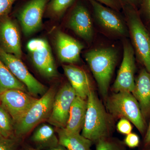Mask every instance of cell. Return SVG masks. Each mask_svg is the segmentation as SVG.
Here are the masks:
<instances>
[{"mask_svg": "<svg viewBox=\"0 0 150 150\" xmlns=\"http://www.w3.org/2000/svg\"><path fill=\"white\" fill-rule=\"evenodd\" d=\"M3 137H3V135H2V134H1V132H0V139H1V138H3Z\"/></svg>", "mask_w": 150, "mask_h": 150, "instance_id": "obj_36", "label": "cell"}, {"mask_svg": "<svg viewBox=\"0 0 150 150\" xmlns=\"http://www.w3.org/2000/svg\"><path fill=\"white\" fill-rule=\"evenodd\" d=\"M117 129L120 133L128 135L131 133L132 127L130 121L125 118H121L117 124Z\"/></svg>", "mask_w": 150, "mask_h": 150, "instance_id": "obj_26", "label": "cell"}, {"mask_svg": "<svg viewBox=\"0 0 150 150\" xmlns=\"http://www.w3.org/2000/svg\"><path fill=\"white\" fill-rule=\"evenodd\" d=\"M13 121L8 112L0 105V132L5 138H10L14 128Z\"/></svg>", "mask_w": 150, "mask_h": 150, "instance_id": "obj_22", "label": "cell"}, {"mask_svg": "<svg viewBox=\"0 0 150 150\" xmlns=\"http://www.w3.org/2000/svg\"><path fill=\"white\" fill-rule=\"evenodd\" d=\"M11 89L27 92L25 85L18 80L0 59V94Z\"/></svg>", "mask_w": 150, "mask_h": 150, "instance_id": "obj_21", "label": "cell"}, {"mask_svg": "<svg viewBox=\"0 0 150 150\" xmlns=\"http://www.w3.org/2000/svg\"><path fill=\"white\" fill-rule=\"evenodd\" d=\"M16 0H0V18L8 15Z\"/></svg>", "mask_w": 150, "mask_h": 150, "instance_id": "obj_28", "label": "cell"}, {"mask_svg": "<svg viewBox=\"0 0 150 150\" xmlns=\"http://www.w3.org/2000/svg\"><path fill=\"white\" fill-rule=\"evenodd\" d=\"M107 107L112 115L127 119L142 135L144 134L145 119L138 101L131 93L120 91L113 94L108 99Z\"/></svg>", "mask_w": 150, "mask_h": 150, "instance_id": "obj_4", "label": "cell"}, {"mask_svg": "<svg viewBox=\"0 0 150 150\" xmlns=\"http://www.w3.org/2000/svg\"><path fill=\"white\" fill-rule=\"evenodd\" d=\"M31 139L41 148L48 149L59 144L54 129L48 124H42L38 126L33 132Z\"/></svg>", "mask_w": 150, "mask_h": 150, "instance_id": "obj_20", "label": "cell"}, {"mask_svg": "<svg viewBox=\"0 0 150 150\" xmlns=\"http://www.w3.org/2000/svg\"><path fill=\"white\" fill-rule=\"evenodd\" d=\"M105 6H107L108 7L118 11L121 8V4L118 0H95Z\"/></svg>", "mask_w": 150, "mask_h": 150, "instance_id": "obj_29", "label": "cell"}, {"mask_svg": "<svg viewBox=\"0 0 150 150\" xmlns=\"http://www.w3.org/2000/svg\"><path fill=\"white\" fill-rule=\"evenodd\" d=\"M74 0H51L48 9L55 16H60L67 10Z\"/></svg>", "mask_w": 150, "mask_h": 150, "instance_id": "obj_24", "label": "cell"}, {"mask_svg": "<svg viewBox=\"0 0 150 150\" xmlns=\"http://www.w3.org/2000/svg\"><path fill=\"white\" fill-rule=\"evenodd\" d=\"M76 96V93L71 84H65L55 96L48 122L57 128H65L71 105Z\"/></svg>", "mask_w": 150, "mask_h": 150, "instance_id": "obj_9", "label": "cell"}, {"mask_svg": "<svg viewBox=\"0 0 150 150\" xmlns=\"http://www.w3.org/2000/svg\"><path fill=\"white\" fill-rule=\"evenodd\" d=\"M95 17L100 26L108 32L120 36H127L129 31L123 19L115 10L95 0H88Z\"/></svg>", "mask_w": 150, "mask_h": 150, "instance_id": "obj_11", "label": "cell"}, {"mask_svg": "<svg viewBox=\"0 0 150 150\" xmlns=\"http://www.w3.org/2000/svg\"><path fill=\"white\" fill-rule=\"evenodd\" d=\"M25 150H38L32 148H28Z\"/></svg>", "mask_w": 150, "mask_h": 150, "instance_id": "obj_34", "label": "cell"}, {"mask_svg": "<svg viewBox=\"0 0 150 150\" xmlns=\"http://www.w3.org/2000/svg\"><path fill=\"white\" fill-rule=\"evenodd\" d=\"M56 94L55 89L51 88L36 100L24 116L15 124L14 128L16 135L18 137L24 136L39 123L46 119L48 120Z\"/></svg>", "mask_w": 150, "mask_h": 150, "instance_id": "obj_5", "label": "cell"}, {"mask_svg": "<svg viewBox=\"0 0 150 150\" xmlns=\"http://www.w3.org/2000/svg\"><path fill=\"white\" fill-rule=\"evenodd\" d=\"M48 1L30 0L19 11L18 17L25 35H31L41 27L43 12Z\"/></svg>", "mask_w": 150, "mask_h": 150, "instance_id": "obj_12", "label": "cell"}, {"mask_svg": "<svg viewBox=\"0 0 150 150\" xmlns=\"http://www.w3.org/2000/svg\"><path fill=\"white\" fill-rule=\"evenodd\" d=\"M117 52L112 48H96L85 55L103 97L107 96L109 84L117 61Z\"/></svg>", "mask_w": 150, "mask_h": 150, "instance_id": "obj_1", "label": "cell"}, {"mask_svg": "<svg viewBox=\"0 0 150 150\" xmlns=\"http://www.w3.org/2000/svg\"><path fill=\"white\" fill-rule=\"evenodd\" d=\"M135 52L128 41L123 44V55L121 67L112 86L115 92L127 91L132 93L135 86L134 79L136 65Z\"/></svg>", "mask_w": 150, "mask_h": 150, "instance_id": "obj_10", "label": "cell"}, {"mask_svg": "<svg viewBox=\"0 0 150 150\" xmlns=\"http://www.w3.org/2000/svg\"><path fill=\"white\" fill-rule=\"evenodd\" d=\"M47 150H67L66 148L62 145L58 144L57 146H55L52 147L48 148Z\"/></svg>", "mask_w": 150, "mask_h": 150, "instance_id": "obj_33", "label": "cell"}, {"mask_svg": "<svg viewBox=\"0 0 150 150\" xmlns=\"http://www.w3.org/2000/svg\"><path fill=\"white\" fill-rule=\"evenodd\" d=\"M96 150H126L124 143L106 137L96 142Z\"/></svg>", "mask_w": 150, "mask_h": 150, "instance_id": "obj_23", "label": "cell"}, {"mask_svg": "<svg viewBox=\"0 0 150 150\" xmlns=\"http://www.w3.org/2000/svg\"><path fill=\"white\" fill-rule=\"evenodd\" d=\"M0 43L4 51L20 59V35L15 22L8 15L0 18Z\"/></svg>", "mask_w": 150, "mask_h": 150, "instance_id": "obj_13", "label": "cell"}, {"mask_svg": "<svg viewBox=\"0 0 150 150\" xmlns=\"http://www.w3.org/2000/svg\"><path fill=\"white\" fill-rule=\"evenodd\" d=\"M57 132L59 144L67 150H91L93 142L80 133L70 132L65 128H58Z\"/></svg>", "mask_w": 150, "mask_h": 150, "instance_id": "obj_19", "label": "cell"}, {"mask_svg": "<svg viewBox=\"0 0 150 150\" xmlns=\"http://www.w3.org/2000/svg\"><path fill=\"white\" fill-rule=\"evenodd\" d=\"M87 106V99L76 96L70 108L69 118L65 128L66 130L73 133H80L83 128Z\"/></svg>", "mask_w": 150, "mask_h": 150, "instance_id": "obj_18", "label": "cell"}, {"mask_svg": "<svg viewBox=\"0 0 150 150\" xmlns=\"http://www.w3.org/2000/svg\"><path fill=\"white\" fill-rule=\"evenodd\" d=\"M0 59L13 74L24 84L30 93L34 96H43L46 91V87L34 77L21 60L4 51L0 46Z\"/></svg>", "mask_w": 150, "mask_h": 150, "instance_id": "obj_7", "label": "cell"}, {"mask_svg": "<svg viewBox=\"0 0 150 150\" xmlns=\"http://www.w3.org/2000/svg\"><path fill=\"white\" fill-rule=\"evenodd\" d=\"M142 3L145 12L150 18V0H143Z\"/></svg>", "mask_w": 150, "mask_h": 150, "instance_id": "obj_32", "label": "cell"}, {"mask_svg": "<svg viewBox=\"0 0 150 150\" xmlns=\"http://www.w3.org/2000/svg\"><path fill=\"white\" fill-rule=\"evenodd\" d=\"M124 143L129 148H136L139 144V138L137 134L131 133L127 135L124 139Z\"/></svg>", "mask_w": 150, "mask_h": 150, "instance_id": "obj_27", "label": "cell"}, {"mask_svg": "<svg viewBox=\"0 0 150 150\" xmlns=\"http://www.w3.org/2000/svg\"><path fill=\"white\" fill-rule=\"evenodd\" d=\"M37 100L19 89L9 90L0 94L1 105L8 112L15 124L24 116Z\"/></svg>", "mask_w": 150, "mask_h": 150, "instance_id": "obj_8", "label": "cell"}, {"mask_svg": "<svg viewBox=\"0 0 150 150\" xmlns=\"http://www.w3.org/2000/svg\"><path fill=\"white\" fill-rule=\"evenodd\" d=\"M55 43L61 62L71 64L79 62L81 53L84 48L80 42L64 33L59 31L56 34Z\"/></svg>", "mask_w": 150, "mask_h": 150, "instance_id": "obj_15", "label": "cell"}, {"mask_svg": "<svg viewBox=\"0 0 150 150\" xmlns=\"http://www.w3.org/2000/svg\"><path fill=\"white\" fill-rule=\"evenodd\" d=\"M87 106L81 135L92 142L109 137L110 121L103 105L91 89L87 98Z\"/></svg>", "mask_w": 150, "mask_h": 150, "instance_id": "obj_2", "label": "cell"}, {"mask_svg": "<svg viewBox=\"0 0 150 150\" xmlns=\"http://www.w3.org/2000/svg\"><path fill=\"white\" fill-rule=\"evenodd\" d=\"M27 48L33 65L42 76L49 79L58 76L51 47L46 40L32 39L28 43Z\"/></svg>", "mask_w": 150, "mask_h": 150, "instance_id": "obj_6", "label": "cell"}, {"mask_svg": "<svg viewBox=\"0 0 150 150\" xmlns=\"http://www.w3.org/2000/svg\"><path fill=\"white\" fill-rule=\"evenodd\" d=\"M121 6L125 5H129L136 8L137 6L142 4L143 0H118Z\"/></svg>", "mask_w": 150, "mask_h": 150, "instance_id": "obj_30", "label": "cell"}, {"mask_svg": "<svg viewBox=\"0 0 150 150\" xmlns=\"http://www.w3.org/2000/svg\"><path fill=\"white\" fill-rule=\"evenodd\" d=\"M123 7L133 48L139 61L150 73V36L136 9L129 5Z\"/></svg>", "mask_w": 150, "mask_h": 150, "instance_id": "obj_3", "label": "cell"}, {"mask_svg": "<svg viewBox=\"0 0 150 150\" xmlns=\"http://www.w3.org/2000/svg\"><path fill=\"white\" fill-rule=\"evenodd\" d=\"M16 141L11 138L0 139V150H16Z\"/></svg>", "mask_w": 150, "mask_h": 150, "instance_id": "obj_25", "label": "cell"}, {"mask_svg": "<svg viewBox=\"0 0 150 150\" xmlns=\"http://www.w3.org/2000/svg\"><path fill=\"white\" fill-rule=\"evenodd\" d=\"M68 26L81 38L88 42L92 40L93 28L91 16L86 7L75 6L68 21Z\"/></svg>", "mask_w": 150, "mask_h": 150, "instance_id": "obj_14", "label": "cell"}, {"mask_svg": "<svg viewBox=\"0 0 150 150\" xmlns=\"http://www.w3.org/2000/svg\"><path fill=\"white\" fill-rule=\"evenodd\" d=\"M143 150H150V146L147 148H145V149Z\"/></svg>", "mask_w": 150, "mask_h": 150, "instance_id": "obj_35", "label": "cell"}, {"mask_svg": "<svg viewBox=\"0 0 150 150\" xmlns=\"http://www.w3.org/2000/svg\"><path fill=\"white\" fill-rule=\"evenodd\" d=\"M144 144L145 148H147L150 146V121L144 138Z\"/></svg>", "mask_w": 150, "mask_h": 150, "instance_id": "obj_31", "label": "cell"}, {"mask_svg": "<svg viewBox=\"0 0 150 150\" xmlns=\"http://www.w3.org/2000/svg\"><path fill=\"white\" fill-rule=\"evenodd\" d=\"M139 105L144 119L150 115V73L145 69L140 72L132 92Z\"/></svg>", "mask_w": 150, "mask_h": 150, "instance_id": "obj_16", "label": "cell"}, {"mask_svg": "<svg viewBox=\"0 0 150 150\" xmlns=\"http://www.w3.org/2000/svg\"><path fill=\"white\" fill-rule=\"evenodd\" d=\"M63 69L76 96L87 99L92 89L90 82L86 73L80 68L71 65H64Z\"/></svg>", "mask_w": 150, "mask_h": 150, "instance_id": "obj_17", "label": "cell"}]
</instances>
